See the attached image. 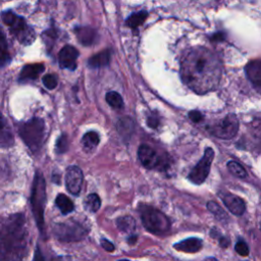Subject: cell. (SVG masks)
Instances as JSON below:
<instances>
[{
	"instance_id": "5bb4252c",
	"label": "cell",
	"mask_w": 261,
	"mask_h": 261,
	"mask_svg": "<svg viewBox=\"0 0 261 261\" xmlns=\"http://www.w3.org/2000/svg\"><path fill=\"white\" fill-rule=\"evenodd\" d=\"M13 134L6 119L0 113V147L8 148L13 145Z\"/></svg>"
},
{
	"instance_id": "e0dca14e",
	"label": "cell",
	"mask_w": 261,
	"mask_h": 261,
	"mask_svg": "<svg viewBox=\"0 0 261 261\" xmlns=\"http://www.w3.org/2000/svg\"><path fill=\"white\" fill-rule=\"evenodd\" d=\"M202 246L203 243L200 239L190 238V239H186V240L180 243H177L175 245V249L186 253H196L202 249Z\"/></svg>"
},
{
	"instance_id": "277c9868",
	"label": "cell",
	"mask_w": 261,
	"mask_h": 261,
	"mask_svg": "<svg viewBox=\"0 0 261 261\" xmlns=\"http://www.w3.org/2000/svg\"><path fill=\"white\" fill-rule=\"evenodd\" d=\"M3 23L9 28L10 33L23 45H30L35 41L36 35L34 30L27 24L24 17H21L11 10L1 13Z\"/></svg>"
},
{
	"instance_id": "d4e9b609",
	"label": "cell",
	"mask_w": 261,
	"mask_h": 261,
	"mask_svg": "<svg viewBox=\"0 0 261 261\" xmlns=\"http://www.w3.org/2000/svg\"><path fill=\"white\" fill-rule=\"evenodd\" d=\"M147 16H148V13L146 11L136 12V13L130 15L127 19V26L130 27V28H132V29H136L144 23L145 19L147 18Z\"/></svg>"
},
{
	"instance_id": "f1b7e54d",
	"label": "cell",
	"mask_w": 261,
	"mask_h": 261,
	"mask_svg": "<svg viewBox=\"0 0 261 261\" xmlns=\"http://www.w3.org/2000/svg\"><path fill=\"white\" fill-rule=\"evenodd\" d=\"M207 208L208 210L214 214L215 217H217L220 221H224V220H227L228 219V215L226 214V212L224 211V209L217 204L216 202H213V201H209L208 204H207Z\"/></svg>"
},
{
	"instance_id": "5b68a950",
	"label": "cell",
	"mask_w": 261,
	"mask_h": 261,
	"mask_svg": "<svg viewBox=\"0 0 261 261\" xmlns=\"http://www.w3.org/2000/svg\"><path fill=\"white\" fill-rule=\"evenodd\" d=\"M19 136L29 149L36 153L38 152L45 137V124L43 120L34 118L19 127Z\"/></svg>"
},
{
	"instance_id": "4fadbf2b",
	"label": "cell",
	"mask_w": 261,
	"mask_h": 261,
	"mask_svg": "<svg viewBox=\"0 0 261 261\" xmlns=\"http://www.w3.org/2000/svg\"><path fill=\"white\" fill-rule=\"evenodd\" d=\"M221 198L229 210L235 215H242L245 211L246 205L242 198L231 193H222Z\"/></svg>"
},
{
	"instance_id": "74e56055",
	"label": "cell",
	"mask_w": 261,
	"mask_h": 261,
	"mask_svg": "<svg viewBox=\"0 0 261 261\" xmlns=\"http://www.w3.org/2000/svg\"><path fill=\"white\" fill-rule=\"evenodd\" d=\"M212 39H213V40H215V39H217V40H223V34H222V33L216 34V35H214V36L212 37Z\"/></svg>"
},
{
	"instance_id": "6da1fadb",
	"label": "cell",
	"mask_w": 261,
	"mask_h": 261,
	"mask_svg": "<svg viewBox=\"0 0 261 261\" xmlns=\"http://www.w3.org/2000/svg\"><path fill=\"white\" fill-rule=\"evenodd\" d=\"M181 77L185 85L197 94L213 91L222 78L221 61L207 48H194L182 59Z\"/></svg>"
},
{
	"instance_id": "1f68e13d",
	"label": "cell",
	"mask_w": 261,
	"mask_h": 261,
	"mask_svg": "<svg viewBox=\"0 0 261 261\" xmlns=\"http://www.w3.org/2000/svg\"><path fill=\"white\" fill-rule=\"evenodd\" d=\"M237 253L239 255L241 256H248L249 255V248L247 246V244L244 242V241H239L237 244H236V247H235Z\"/></svg>"
},
{
	"instance_id": "2e32d148",
	"label": "cell",
	"mask_w": 261,
	"mask_h": 261,
	"mask_svg": "<svg viewBox=\"0 0 261 261\" xmlns=\"http://www.w3.org/2000/svg\"><path fill=\"white\" fill-rule=\"evenodd\" d=\"M45 68L42 63H35V64H27L20 71L19 74V81L24 82L28 80H36L43 72Z\"/></svg>"
},
{
	"instance_id": "8fae6325",
	"label": "cell",
	"mask_w": 261,
	"mask_h": 261,
	"mask_svg": "<svg viewBox=\"0 0 261 261\" xmlns=\"http://www.w3.org/2000/svg\"><path fill=\"white\" fill-rule=\"evenodd\" d=\"M79 57V51L71 45L64 46L58 55V62L61 69H68L74 71L77 68V59Z\"/></svg>"
},
{
	"instance_id": "ba28073f",
	"label": "cell",
	"mask_w": 261,
	"mask_h": 261,
	"mask_svg": "<svg viewBox=\"0 0 261 261\" xmlns=\"http://www.w3.org/2000/svg\"><path fill=\"white\" fill-rule=\"evenodd\" d=\"M213 158H214L213 149L210 147L206 148L203 157L198 162V164L192 169L188 179L196 185H201L202 183H204L209 175Z\"/></svg>"
},
{
	"instance_id": "ac0fdd59",
	"label": "cell",
	"mask_w": 261,
	"mask_h": 261,
	"mask_svg": "<svg viewBox=\"0 0 261 261\" xmlns=\"http://www.w3.org/2000/svg\"><path fill=\"white\" fill-rule=\"evenodd\" d=\"M117 128H118V132L121 135V137L124 140L128 141V140L132 138V135H133L134 130H135V124H134L132 119L126 117V118L121 119L118 122Z\"/></svg>"
},
{
	"instance_id": "8d00e7d4",
	"label": "cell",
	"mask_w": 261,
	"mask_h": 261,
	"mask_svg": "<svg viewBox=\"0 0 261 261\" xmlns=\"http://www.w3.org/2000/svg\"><path fill=\"white\" fill-rule=\"evenodd\" d=\"M137 241V236H132L129 239V243L130 244H134Z\"/></svg>"
},
{
	"instance_id": "52a82bcc",
	"label": "cell",
	"mask_w": 261,
	"mask_h": 261,
	"mask_svg": "<svg viewBox=\"0 0 261 261\" xmlns=\"http://www.w3.org/2000/svg\"><path fill=\"white\" fill-rule=\"evenodd\" d=\"M53 233L59 241L72 243L83 240L88 232L81 224L70 220L68 223L57 224L53 229Z\"/></svg>"
},
{
	"instance_id": "603a6c76",
	"label": "cell",
	"mask_w": 261,
	"mask_h": 261,
	"mask_svg": "<svg viewBox=\"0 0 261 261\" xmlns=\"http://www.w3.org/2000/svg\"><path fill=\"white\" fill-rule=\"evenodd\" d=\"M55 203H56V206L59 208V210L61 211L62 214H69L75 208L73 201L68 197V196H65L63 194H59L57 196Z\"/></svg>"
},
{
	"instance_id": "d590c367",
	"label": "cell",
	"mask_w": 261,
	"mask_h": 261,
	"mask_svg": "<svg viewBox=\"0 0 261 261\" xmlns=\"http://www.w3.org/2000/svg\"><path fill=\"white\" fill-rule=\"evenodd\" d=\"M220 237H221V236H220ZM217 238H219V237H217ZM219 241H220V244H221L222 247H228L229 244H230V240H228V239L225 238V237L219 238Z\"/></svg>"
},
{
	"instance_id": "9c48e42d",
	"label": "cell",
	"mask_w": 261,
	"mask_h": 261,
	"mask_svg": "<svg viewBox=\"0 0 261 261\" xmlns=\"http://www.w3.org/2000/svg\"><path fill=\"white\" fill-rule=\"evenodd\" d=\"M239 130V121L235 115H229L225 119L221 120L219 123L215 124L210 128V132L213 136L230 140L233 139Z\"/></svg>"
},
{
	"instance_id": "3957f363",
	"label": "cell",
	"mask_w": 261,
	"mask_h": 261,
	"mask_svg": "<svg viewBox=\"0 0 261 261\" xmlns=\"http://www.w3.org/2000/svg\"><path fill=\"white\" fill-rule=\"evenodd\" d=\"M46 203V183L44 177L41 172H36L32 195H31V205L36 224L39 228L40 233H44V209Z\"/></svg>"
},
{
	"instance_id": "cb8c5ba5",
	"label": "cell",
	"mask_w": 261,
	"mask_h": 261,
	"mask_svg": "<svg viewBox=\"0 0 261 261\" xmlns=\"http://www.w3.org/2000/svg\"><path fill=\"white\" fill-rule=\"evenodd\" d=\"M117 226L125 233H133L136 229V222L132 216H123L117 221Z\"/></svg>"
},
{
	"instance_id": "8992f818",
	"label": "cell",
	"mask_w": 261,
	"mask_h": 261,
	"mask_svg": "<svg viewBox=\"0 0 261 261\" xmlns=\"http://www.w3.org/2000/svg\"><path fill=\"white\" fill-rule=\"evenodd\" d=\"M141 220L145 229L155 235H164L170 229V222L161 211L151 207V206H141Z\"/></svg>"
},
{
	"instance_id": "7c38bea8",
	"label": "cell",
	"mask_w": 261,
	"mask_h": 261,
	"mask_svg": "<svg viewBox=\"0 0 261 261\" xmlns=\"http://www.w3.org/2000/svg\"><path fill=\"white\" fill-rule=\"evenodd\" d=\"M138 157L140 162L143 166H145L148 169H153L155 168L159 162L160 159L153 148H151L148 145H141L138 149Z\"/></svg>"
},
{
	"instance_id": "4316f807",
	"label": "cell",
	"mask_w": 261,
	"mask_h": 261,
	"mask_svg": "<svg viewBox=\"0 0 261 261\" xmlns=\"http://www.w3.org/2000/svg\"><path fill=\"white\" fill-rule=\"evenodd\" d=\"M227 166H228V169L230 170V172L233 173L235 177L240 178V179H245L247 177V172H246L245 168L239 162L232 160V161L228 162Z\"/></svg>"
},
{
	"instance_id": "83f0119b",
	"label": "cell",
	"mask_w": 261,
	"mask_h": 261,
	"mask_svg": "<svg viewBox=\"0 0 261 261\" xmlns=\"http://www.w3.org/2000/svg\"><path fill=\"white\" fill-rule=\"evenodd\" d=\"M106 102L110 104L113 108H116V110H120V108L123 107L124 105V100L122 98V96L115 91H111L108 92L105 96Z\"/></svg>"
},
{
	"instance_id": "4dcf8cb0",
	"label": "cell",
	"mask_w": 261,
	"mask_h": 261,
	"mask_svg": "<svg viewBox=\"0 0 261 261\" xmlns=\"http://www.w3.org/2000/svg\"><path fill=\"white\" fill-rule=\"evenodd\" d=\"M43 84L49 90H53L57 86V79L54 75H46L43 78Z\"/></svg>"
},
{
	"instance_id": "d6a6232c",
	"label": "cell",
	"mask_w": 261,
	"mask_h": 261,
	"mask_svg": "<svg viewBox=\"0 0 261 261\" xmlns=\"http://www.w3.org/2000/svg\"><path fill=\"white\" fill-rule=\"evenodd\" d=\"M147 125L151 128V129H157L158 125H159V120L157 118V116L155 115H152L149 116L147 119Z\"/></svg>"
},
{
	"instance_id": "f546056e",
	"label": "cell",
	"mask_w": 261,
	"mask_h": 261,
	"mask_svg": "<svg viewBox=\"0 0 261 261\" xmlns=\"http://www.w3.org/2000/svg\"><path fill=\"white\" fill-rule=\"evenodd\" d=\"M68 146H69V144H68L67 136H65V135L60 136L58 138L57 142H56V152L59 154L64 153V152L68 150Z\"/></svg>"
},
{
	"instance_id": "ffe728a7",
	"label": "cell",
	"mask_w": 261,
	"mask_h": 261,
	"mask_svg": "<svg viewBox=\"0 0 261 261\" xmlns=\"http://www.w3.org/2000/svg\"><path fill=\"white\" fill-rule=\"evenodd\" d=\"M76 35L83 45L89 46L93 44V42L96 38V32L89 27H82L76 29Z\"/></svg>"
},
{
	"instance_id": "7a4b0ae2",
	"label": "cell",
	"mask_w": 261,
	"mask_h": 261,
	"mask_svg": "<svg viewBox=\"0 0 261 261\" xmlns=\"http://www.w3.org/2000/svg\"><path fill=\"white\" fill-rule=\"evenodd\" d=\"M27 248V231L21 214L12 215L0 226V255L2 258H21Z\"/></svg>"
},
{
	"instance_id": "9a60e30c",
	"label": "cell",
	"mask_w": 261,
	"mask_h": 261,
	"mask_svg": "<svg viewBox=\"0 0 261 261\" xmlns=\"http://www.w3.org/2000/svg\"><path fill=\"white\" fill-rule=\"evenodd\" d=\"M245 72L250 82L256 87L257 89H259L260 85H261V62L260 60L256 59V60L249 62L246 65Z\"/></svg>"
},
{
	"instance_id": "d6986e66",
	"label": "cell",
	"mask_w": 261,
	"mask_h": 261,
	"mask_svg": "<svg viewBox=\"0 0 261 261\" xmlns=\"http://www.w3.org/2000/svg\"><path fill=\"white\" fill-rule=\"evenodd\" d=\"M111 57H112V51L111 50H103L101 52H99L98 54H95L94 56H92L89 61V68L91 69H100L103 67H106L108 65L111 61Z\"/></svg>"
},
{
	"instance_id": "44dd1931",
	"label": "cell",
	"mask_w": 261,
	"mask_h": 261,
	"mask_svg": "<svg viewBox=\"0 0 261 261\" xmlns=\"http://www.w3.org/2000/svg\"><path fill=\"white\" fill-rule=\"evenodd\" d=\"M99 135L96 132H88L82 138L83 148L87 152H92L99 144Z\"/></svg>"
},
{
	"instance_id": "836d02e7",
	"label": "cell",
	"mask_w": 261,
	"mask_h": 261,
	"mask_svg": "<svg viewBox=\"0 0 261 261\" xmlns=\"http://www.w3.org/2000/svg\"><path fill=\"white\" fill-rule=\"evenodd\" d=\"M189 118L193 123H199L203 120V116L201 115V113L197 112V111H193L189 114Z\"/></svg>"
},
{
	"instance_id": "484cf974",
	"label": "cell",
	"mask_w": 261,
	"mask_h": 261,
	"mask_svg": "<svg viewBox=\"0 0 261 261\" xmlns=\"http://www.w3.org/2000/svg\"><path fill=\"white\" fill-rule=\"evenodd\" d=\"M101 206V200L97 194H90L85 200V207L90 212H96Z\"/></svg>"
},
{
	"instance_id": "30bf717a",
	"label": "cell",
	"mask_w": 261,
	"mask_h": 261,
	"mask_svg": "<svg viewBox=\"0 0 261 261\" xmlns=\"http://www.w3.org/2000/svg\"><path fill=\"white\" fill-rule=\"evenodd\" d=\"M65 185L71 194L75 196L80 194L83 185V172L80 167L75 165L68 167L65 172Z\"/></svg>"
},
{
	"instance_id": "e575fe53",
	"label": "cell",
	"mask_w": 261,
	"mask_h": 261,
	"mask_svg": "<svg viewBox=\"0 0 261 261\" xmlns=\"http://www.w3.org/2000/svg\"><path fill=\"white\" fill-rule=\"evenodd\" d=\"M101 246L103 247V249H105L108 252H113L115 250V245L112 242L106 240V239H102V240H101Z\"/></svg>"
},
{
	"instance_id": "7402d4cb",
	"label": "cell",
	"mask_w": 261,
	"mask_h": 261,
	"mask_svg": "<svg viewBox=\"0 0 261 261\" xmlns=\"http://www.w3.org/2000/svg\"><path fill=\"white\" fill-rule=\"evenodd\" d=\"M10 61L8 44L4 33L0 30V68L4 67Z\"/></svg>"
}]
</instances>
